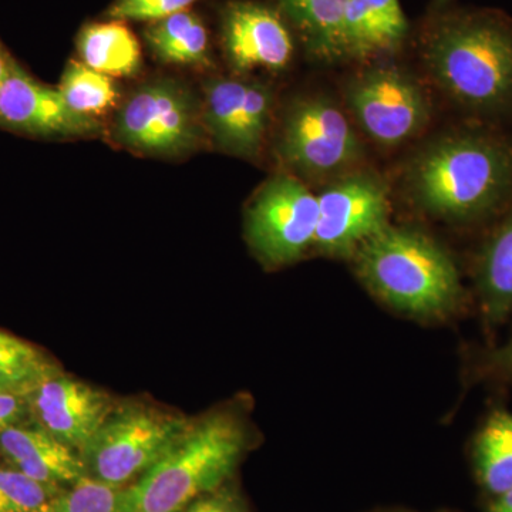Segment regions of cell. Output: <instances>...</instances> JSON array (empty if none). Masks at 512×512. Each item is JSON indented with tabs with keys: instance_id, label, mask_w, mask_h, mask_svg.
Returning a JSON list of instances; mask_svg holds the SVG:
<instances>
[{
	"instance_id": "f1b7e54d",
	"label": "cell",
	"mask_w": 512,
	"mask_h": 512,
	"mask_svg": "<svg viewBox=\"0 0 512 512\" xmlns=\"http://www.w3.org/2000/svg\"><path fill=\"white\" fill-rule=\"evenodd\" d=\"M183 512H245L241 504L225 491H212L202 495L194 503L188 505Z\"/></svg>"
},
{
	"instance_id": "ac0fdd59",
	"label": "cell",
	"mask_w": 512,
	"mask_h": 512,
	"mask_svg": "<svg viewBox=\"0 0 512 512\" xmlns=\"http://www.w3.org/2000/svg\"><path fill=\"white\" fill-rule=\"evenodd\" d=\"M146 40L154 55L165 63L210 66L207 28L191 10L151 23L146 29Z\"/></svg>"
},
{
	"instance_id": "83f0119b",
	"label": "cell",
	"mask_w": 512,
	"mask_h": 512,
	"mask_svg": "<svg viewBox=\"0 0 512 512\" xmlns=\"http://www.w3.org/2000/svg\"><path fill=\"white\" fill-rule=\"evenodd\" d=\"M366 2L387 32L400 45L407 33V20L399 0H366Z\"/></svg>"
},
{
	"instance_id": "4dcf8cb0",
	"label": "cell",
	"mask_w": 512,
	"mask_h": 512,
	"mask_svg": "<svg viewBox=\"0 0 512 512\" xmlns=\"http://www.w3.org/2000/svg\"><path fill=\"white\" fill-rule=\"evenodd\" d=\"M488 512H512V487L498 495Z\"/></svg>"
},
{
	"instance_id": "52a82bcc",
	"label": "cell",
	"mask_w": 512,
	"mask_h": 512,
	"mask_svg": "<svg viewBox=\"0 0 512 512\" xmlns=\"http://www.w3.org/2000/svg\"><path fill=\"white\" fill-rule=\"evenodd\" d=\"M318 221V195L295 175L279 174L248 205L245 234L259 261L278 268L293 264L313 247Z\"/></svg>"
},
{
	"instance_id": "5b68a950",
	"label": "cell",
	"mask_w": 512,
	"mask_h": 512,
	"mask_svg": "<svg viewBox=\"0 0 512 512\" xmlns=\"http://www.w3.org/2000/svg\"><path fill=\"white\" fill-rule=\"evenodd\" d=\"M183 414L146 403L117 406L82 451L89 476L117 487L136 481L187 429Z\"/></svg>"
},
{
	"instance_id": "30bf717a",
	"label": "cell",
	"mask_w": 512,
	"mask_h": 512,
	"mask_svg": "<svg viewBox=\"0 0 512 512\" xmlns=\"http://www.w3.org/2000/svg\"><path fill=\"white\" fill-rule=\"evenodd\" d=\"M319 221L313 247L323 254L349 258L389 225V192L375 174L342 175L318 195Z\"/></svg>"
},
{
	"instance_id": "ba28073f",
	"label": "cell",
	"mask_w": 512,
	"mask_h": 512,
	"mask_svg": "<svg viewBox=\"0 0 512 512\" xmlns=\"http://www.w3.org/2000/svg\"><path fill=\"white\" fill-rule=\"evenodd\" d=\"M284 163L303 177L343 174L362 148L348 117L325 97H306L286 113L278 143Z\"/></svg>"
},
{
	"instance_id": "5bb4252c",
	"label": "cell",
	"mask_w": 512,
	"mask_h": 512,
	"mask_svg": "<svg viewBox=\"0 0 512 512\" xmlns=\"http://www.w3.org/2000/svg\"><path fill=\"white\" fill-rule=\"evenodd\" d=\"M225 52L239 73L282 70L291 62V33L274 10L254 2H234L222 20Z\"/></svg>"
},
{
	"instance_id": "7402d4cb",
	"label": "cell",
	"mask_w": 512,
	"mask_h": 512,
	"mask_svg": "<svg viewBox=\"0 0 512 512\" xmlns=\"http://www.w3.org/2000/svg\"><path fill=\"white\" fill-rule=\"evenodd\" d=\"M59 367L35 346L0 330V387L30 392Z\"/></svg>"
},
{
	"instance_id": "9a60e30c",
	"label": "cell",
	"mask_w": 512,
	"mask_h": 512,
	"mask_svg": "<svg viewBox=\"0 0 512 512\" xmlns=\"http://www.w3.org/2000/svg\"><path fill=\"white\" fill-rule=\"evenodd\" d=\"M0 457L25 476L57 490L70 487L87 474L80 451L32 420L0 433Z\"/></svg>"
},
{
	"instance_id": "8fae6325",
	"label": "cell",
	"mask_w": 512,
	"mask_h": 512,
	"mask_svg": "<svg viewBox=\"0 0 512 512\" xmlns=\"http://www.w3.org/2000/svg\"><path fill=\"white\" fill-rule=\"evenodd\" d=\"M272 94L265 84L214 79L205 87L201 106L205 131L221 150L258 157L272 116Z\"/></svg>"
},
{
	"instance_id": "d6a6232c",
	"label": "cell",
	"mask_w": 512,
	"mask_h": 512,
	"mask_svg": "<svg viewBox=\"0 0 512 512\" xmlns=\"http://www.w3.org/2000/svg\"><path fill=\"white\" fill-rule=\"evenodd\" d=\"M440 2H447V0H440Z\"/></svg>"
},
{
	"instance_id": "7c38bea8",
	"label": "cell",
	"mask_w": 512,
	"mask_h": 512,
	"mask_svg": "<svg viewBox=\"0 0 512 512\" xmlns=\"http://www.w3.org/2000/svg\"><path fill=\"white\" fill-rule=\"evenodd\" d=\"M29 406L33 423L82 454L117 404L103 390L59 369L30 390Z\"/></svg>"
},
{
	"instance_id": "44dd1931",
	"label": "cell",
	"mask_w": 512,
	"mask_h": 512,
	"mask_svg": "<svg viewBox=\"0 0 512 512\" xmlns=\"http://www.w3.org/2000/svg\"><path fill=\"white\" fill-rule=\"evenodd\" d=\"M74 113L97 119L119 101V87L113 77L96 72L83 62H70L57 87Z\"/></svg>"
},
{
	"instance_id": "2e32d148",
	"label": "cell",
	"mask_w": 512,
	"mask_h": 512,
	"mask_svg": "<svg viewBox=\"0 0 512 512\" xmlns=\"http://www.w3.org/2000/svg\"><path fill=\"white\" fill-rule=\"evenodd\" d=\"M86 66L109 77H128L140 72L141 46L126 22L113 20L86 26L77 40Z\"/></svg>"
},
{
	"instance_id": "4316f807",
	"label": "cell",
	"mask_w": 512,
	"mask_h": 512,
	"mask_svg": "<svg viewBox=\"0 0 512 512\" xmlns=\"http://www.w3.org/2000/svg\"><path fill=\"white\" fill-rule=\"evenodd\" d=\"M29 420V392L0 387V433Z\"/></svg>"
},
{
	"instance_id": "9c48e42d",
	"label": "cell",
	"mask_w": 512,
	"mask_h": 512,
	"mask_svg": "<svg viewBox=\"0 0 512 512\" xmlns=\"http://www.w3.org/2000/svg\"><path fill=\"white\" fill-rule=\"evenodd\" d=\"M346 100L367 136L384 147L410 140L429 120L423 90L396 67H376L360 74L349 84Z\"/></svg>"
},
{
	"instance_id": "d4e9b609",
	"label": "cell",
	"mask_w": 512,
	"mask_h": 512,
	"mask_svg": "<svg viewBox=\"0 0 512 512\" xmlns=\"http://www.w3.org/2000/svg\"><path fill=\"white\" fill-rule=\"evenodd\" d=\"M121 487L89 474L57 495L50 512H117Z\"/></svg>"
},
{
	"instance_id": "603a6c76",
	"label": "cell",
	"mask_w": 512,
	"mask_h": 512,
	"mask_svg": "<svg viewBox=\"0 0 512 512\" xmlns=\"http://www.w3.org/2000/svg\"><path fill=\"white\" fill-rule=\"evenodd\" d=\"M343 55L367 59L389 52L399 43L376 18L366 0H348L342 20Z\"/></svg>"
},
{
	"instance_id": "7a4b0ae2",
	"label": "cell",
	"mask_w": 512,
	"mask_h": 512,
	"mask_svg": "<svg viewBox=\"0 0 512 512\" xmlns=\"http://www.w3.org/2000/svg\"><path fill=\"white\" fill-rule=\"evenodd\" d=\"M244 448V426L234 414L214 412L190 421L153 467L121 488L117 512H183L221 487Z\"/></svg>"
},
{
	"instance_id": "484cf974",
	"label": "cell",
	"mask_w": 512,
	"mask_h": 512,
	"mask_svg": "<svg viewBox=\"0 0 512 512\" xmlns=\"http://www.w3.org/2000/svg\"><path fill=\"white\" fill-rule=\"evenodd\" d=\"M197 0H116L111 5L109 18L113 20H157L168 18L174 13L183 12Z\"/></svg>"
},
{
	"instance_id": "f546056e",
	"label": "cell",
	"mask_w": 512,
	"mask_h": 512,
	"mask_svg": "<svg viewBox=\"0 0 512 512\" xmlns=\"http://www.w3.org/2000/svg\"><path fill=\"white\" fill-rule=\"evenodd\" d=\"M488 367L495 376L512 380V335L504 346L495 350L488 360Z\"/></svg>"
},
{
	"instance_id": "d6986e66",
	"label": "cell",
	"mask_w": 512,
	"mask_h": 512,
	"mask_svg": "<svg viewBox=\"0 0 512 512\" xmlns=\"http://www.w3.org/2000/svg\"><path fill=\"white\" fill-rule=\"evenodd\" d=\"M306 46L320 60L343 59L342 20L348 0H279Z\"/></svg>"
},
{
	"instance_id": "6da1fadb",
	"label": "cell",
	"mask_w": 512,
	"mask_h": 512,
	"mask_svg": "<svg viewBox=\"0 0 512 512\" xmlns=\"http://www.w3.org/2000/svg\"><path fill=\"white\" fill-rule=\"evenodd\" d=\"M407 185L421 210L444 220H473L510 194L512 150L485 134H448L414 157Z\"/></svg>"
},
{
	"instance_id": "4fadbf2b",
	"label": "cell",
	"mask_w": 512,
	"mask_h": 512,
	"mask_svg": "<svg viewBox=\"0 0 512 512\" xmlns=\"http://www.w3.org/2000/svg\"><path fill=\"white\" fill-rule=\"evenodd\" d=\"M0 123L36 136L90 137L100 120L74 113L59 90L43 86L10 60L0 86Z\"/></svg>"
},
{
	"instance_id": "e0dca14e",
	"label": "cell",
	"mask_w": 512,
	"mask_h": 512,
	"mask_svg": "<svg viewBox=\"0 0 512 512\" xmlns=\"http://www.w3.org/2000/svg\"><path fill=\"white\" fill-rule=\"evenodd\" d=\"M477 288L485 320L490 325L503 322L512 311V214L485 245Z\"/></svg>"
},
{
	"instance_id": "3957f363",
	"label": "cell",
	"mask_w": 512,
	"mask_h": 512,
	"mask_svg": "<svg viewBox=\"0 0 512 512\" xmlns=\"http://www.w3.org/2000/svg\"><path fill=\"white\" fill-rule=\"evenodd\" d=\"M427 69L443 92L467 109L512 107V29L493 16L441 20L424 39Z\"/></svg>"
},
{
	"instance_id": "277c9868",
	"label": "cell",
	"mask_w": 512,
	"mask_h": 512,
	"mask_svg": "<svg viewBox=\"0 0 512 512\" xmlns=\"http://www.w3.org/2000/svg\"><path fill=\"white\" fill-rule=\"evenodd\" d=\"M353 256L367 288L397 311L441 318L461 301L453 259L419 231L387 225L366 239Z\"/></svg>"
},
{
	"instance_id": "cb8c5ba5",
	"label": "cell",
	"mask_w": 512,
	"mask_h": 512,
	"mask_svg": "<svg viewBox=\"0 0 512 512\" xmlns=\"http://www.w3.org/2000/svg\"><path fill=\"white\" fill-rule=\"evenodd\" d=\"M62 491L0 464V512H50Z\"/></svg>"
},
{
	"instance_id": "1f68e13d",
	"label": "cell",
	"mask_w": 512,
	"mask_h": 512,
	"mask_svg": "<svg viewBox=\"0 0 512 512\" xmlns=\"http://www.w3.org/2000/svg\"><path fill=\"white\" fill-rule=\"evenodd\" d=\"M9 62V57L5 55L2 46H0V86H2L3 79H5L6 72H8Z\"/></svg>"
},
{
	"instance_id": "ffe728a7",
	"label": "cell",
	"mask_w": 512,
	"mask_h": 512,
	"mask_svg": "<svg viewBox=\"0 0 512 512\" xmlns=\"http://www.w3.org/2000/svg\"><path fill=\"white\" fill-rule=\"evenodd\" d=\"M478 478L488 493L512 487V413L495 412L485 421L474 444Z\"/></svg>"
},
{
	"instance_id": "8992f818",
	"label": "cell",
	"mask_w": 512,
	"mask_h": 512,
	"mask_svg": "<svg viewBox=\"0 0 512 512\" xmlns=\"http://www.w3.org/2000/svg\"><path fill=\"white\" fill-rule=\"evenodd\" d=\"M204 133L200 104L173 79L137 87L114 123V138L121 146L148 156H185L200 147Z\"/></svg>"
}]
</instances>
